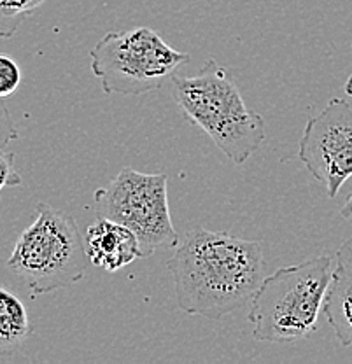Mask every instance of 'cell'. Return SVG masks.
I'll return each instance as SVG.
<instances>
[{"instance_id": "obj_9", "label": "cell", "mask_w": 352, "mask_h": 364, "mask_svg": "<svg viewBox=\"0 0 352 364\" xmlns=\"http://www.w3.org/2000/svg\"><path fill=\"white\" fill-rule=\"evenodd\" d=\"M323 312L340 343L352 347V277L340 267L333 270Z\"/></svg>"}, {"instance_id": "obj_5", "label": "cell", "mask_w": 352, "mask_h": 364, "mask_svg": "<svg viewBox=\"0 0 352 364\" xmlns=\"http://www.w3.org/2000/svg\"><path fill=\"white\" fill-rule=\"evenodd\" d=\"M95 77L107 95L139 97L160 90L181 65L189 62L147 26L109 32L90 51Z\"/></svg>"}, {"instance_id": "obj_6", "label": "cell", "mask_w": 352, "mask_h": 364, "mask_svg": "<svg viewBox=\"0 0 352 364\" xmlns=\"http://www.w3.org/2000/svg\"><path fill=\"white\" fill-rule=\"evenodd\" d=\"M166 173H142L124 166L105 188L95 193L98 214L130 228L142 257L160 247H176L179 235L170 218Z\"/></svg>"}, {"instance_id": "obj_16", "label": "cell", "mask_w": 352, "mask_h": 364, "mask_svg": "<svg viewBox=\"0 0 352 364\" xmlns=\"http://www.w3.org/2000/svg\"><path fill=\"white\" fill-rule=\"evenodd\" d=\"M340 214H342V218L346 219V221H349L352 225V193L349 195V198H347V202L343 203L342 210H340Z\"/></svg>"}, {"instance_id": "obj_10", "label": "cell", "mask_w": 352, "mask_h": 364, "mask_svg": "<svg viewBox=\"0 0 352 364\" xmlns=\"http://www.w3.org/2000/svg\"><path fill=\"white\" fill-rule=\"evenodd\" d=\"M32 333L33 326L23 301L0 286V355L14 354Z\"/></svg>"}, {"instance_id": "obj_14", "label": "cell", "mask_w": 352, "mask_h": 364, "mask_svg": "<svg viewBox=\"0 0 352 364\" xmlns=\"http://www.w3.org/2000/svg\"><path fill=\"white\" fill-rule=\"evenodd\" d=\"M20 134H18L16 127H14V121L11 117L9 109H7L4 98H0V149L7 146L9 142L16 140Z\"/></svg>"}, {"instance_id": "obj_11", "label": "cell", "mask_w": 352, "mask_h": 364, "mask_svg": "<svg viewBox=\"0 0 352 364\" xmlns=\"http://www.w3.org/2000/svg\"><path fill=\"white\" fill-rule=\"evenodd\" d=\"M46 0H0V39H9Z\"/></svg>"}, {"instance_id": "obj_3", "label": "cell", "mask_w": 352, "mask_h": 364, "mask_svg": "<svg viewBox=\"0 0 352 364\" xmlns=\"http://www.w3.org/2000/svg\"><path fill=\"white\" fill-rule=\"evenodd\" d=\"M331 277L329 256L310 257L265 277L247 316L252 338L268 343L309 338L319 326Z\"/></svg>"}, {"instance_id": "obj_4", "label": "cell", "mask_w": 352, "mask_h": 364, "mask_svg": "<svg viewBox=\"0 0 352 364\" xmlns=\"http://www.w3.org/2000/svg\"><path fill=\"white\" fill-rule=\"evenodd\" d=\"M90 259L75 219L48 203L36 207V219L18 237L7 268L26 284L32 296L78 284Z\"/></svg>"}, {"instance_id": "obj_12", "label": "cell", "mask_w": 352, "mask_h": 364, "mask_svg": "<svg viewBox=\"0 0 352 364\" xmlns=\"http://www.w3.org/2000/svg\"><path fill=\"white\" fill-rule=\"evenodd\" d=\"M21 85L20 65L6 53H0V98H7Z\"/></svg>"}, {"instance_id": "obj_15", "label": "cell", "mask_w": 352, "mask_h": 364, "mask_svg": "<svg viewBox=\"0 0 352 364\" xmlns=\"http://www.w3.org/2000/svg\"><path fill=\"white\" fill-rule=\"evenodd\" d=\"M336 263L343 272L352 277V237L347 238L336 250Z\"/></svg>"}, {"instance_id": "obj_7", "label": "cell", "mask_w": 352, "mask_h": 364, "mask_svg": "<svg viewBox=\"0 0 352 364\" xmlns=\"http://www.w3.org/2000/svg\"><path fill=\"white\" fill-rule=\"evenodd\" d=\"M298 156L314 179L323 182L335 198L352 177V107L343 98H331L319 116L306 121Z\"/></svg>"}, {"instance_id": "obj_8", "label": "cell", "mask_w": 352, "mask_h": 364, "mask_svg": "<svg viewBox=\"0 0 352 364\" xmlns=\"http://www.w3.org/2000/svg\"><path fill=\"white\" fill-rule=\"evenodd\" d=\"M85 247L90 263L105 272H117L142 257L134 231L100 214L86 230Z\"/></svg>"}, {"instance_id": "obj_1", "label": "cell", "mask_w": 352, "mask_h": 364, "mask_svg": "<svg viewBox=\"0 0 352 364\" xmlns=\"http://www.w3.org/2000/svg\"><path fill=\"white\" fill-rule=\"evenodd\" d=\"M166 268L179 310L219 321L251 303L265 279L263 245L195 226L176 245Z\"/></svg>"}, {"instance_id": "obj_13", "label": "cell", "mask_w": 352, "mask_h": 364, "mask_svg": "<svg viewBox=\"0 0 352 364\" xmlns=\"http://www.w3.org/2000/svg\"><path fill=\"white\" fill-rule=\"evenodd\" d=\"M14 158H16L14 153H4L0 149V193L6 188L23 184V179L14 166Z\"/></svg>"}, {"instance_id": "obj_17", "label": "cell", "mask_w": 352, "mask_h": 364, "mask_svg": "<svg viewBox=\"0 0 352 364\" xmlns=\"http://www.w3.org/2000/svg\"><path fill=\"white\" fill-rule=\"evenodd\" d=\"M346 93H347V97L352 98V75L347 79V82H346Z\"/></svg>"}, {"instance_id": "obj_2", "label": "cell", "mask_w": 352, "mask_h": 364, "mask_svg": "<svg viewBox=\"0 0 352 364\" xmlns=\"http://www.w3.org/2000/svg\"><path fill=\"white\" fill-rule=\"evenodd\" d=\"M172 81L184 117L202 128L235 165L247 161L263 146L265 119L245 105L232 75L215 60H207L196 75H174Z\"/></svg>"}]
</instances>
